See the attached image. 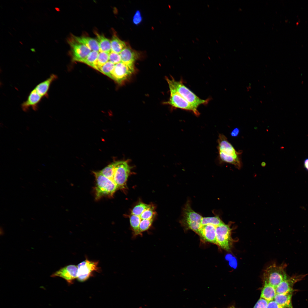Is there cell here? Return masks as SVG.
Wrapping results in <instances>:
<instances>
[{"label":"cell","mask_w":308,"mask_h":308,"mask_svg":"<svg viewBox=\"0 0 308 308\" xmlns=\"http://www.w3.org/2000/svg\"><path fill=\"white\" fill-rule=\"evenodd\" d=\"M141 220L139 216L131 214L130 217V225L134 237L141 235L139 232V226Z\"/></svg>","instance_id":"cell-23"},{"label":"cell","mask_w":308,"mask_h":308,"mask_svg":"<svg viewBox=\"0 0 308 308\" xmlns=\"http://www.w3.org/2000/svg\"><path fill=\"white\" fill-rule=\"evenodd\" d=\"M219 157L222 162L232 164L238 169L241 168L242 163V152L237 151L224 135L219 134L217 140Z\"/></svg>","instance_id":"cell-1"},{"label":"cell","mask_w":308,"mask_h":308,"mask_svg":"<svg viewBox=\"0 0 308 308\" xmlns=\"http://www.w3.org/2000/svg\"><path fill=\"white\" fill-rule=\"evenodd\" d=\"M202 217L192 209L190 201L188 200L183 207L180 222L185 229L191 230L198 234Z\"/></svg>","instance_id":"cell-3"},{"label":"cell","mask_w":308,"mask_h":308,"mask_svg":"<svg viewBox=\"0 0 308 308\" xmlns=\"http://www.w3.org/2000/svg\"><path fill=\"white\" fill-rule=\"evenodd\" d=\"M99 52L97 60L93 68L100 71L101 67L109 61V53Z\"/></svg>","instance_id":"cell-24"},{"label":"cell","mask_w":308,"mask_h":308,"mask_svg":"<svg viewBox=\"0 0 308 308\" xmlns=\"http://www.w3.org/2000/svg\"><path fill=\"white\" fill-rule=\"evenodd\" d=\"M115 65L111 62L108 61L101 67L100 71L110 78Z\"/></svg>","instance_id":"cell-28"},{"label":"cell","mask_w":308,"mask_h":308,"mask_svg":"<svg viewBox=\"0 0 308 308\" xmlns=\"http://www.w3.org/2000/svg\"><path fill=\"white\" fill-rule=\"evenodd\" d=\"M98 264V261L90 260L86 258L77 266L78 280L80 282L84 281L93 276L95 272L100 271Z\"/></svg>","instance_id":"cell-8"},{"label":"cell","mask_w":308,"mask_h":308,"mask_svg":"<svg viewBox=\"0 0 308 308\" xmlns=\"http://www.w3.org/2000/svg\"><path fill=\"white\" fill-rule=\"evenodd\" d=\"M96 180L95 187V198L99 200L105 196H112L118 189L116 184L99 171L93 172Z\"/></svg>","instance_id":"cell-4"},{"label":"cell","mask_w":308,"mask_h":308,"mask_svg":"<svg viewBox=\"0 0 308 308\" xmlns=\"http://www.w3.org/2000/svg\"><path fill=\"white\" fill-rule=\"evenodd\" d=\"M216 226L211 224L202 226L198 234L205 240L216 244Z\"/></svg>","instance_id":"cell-15"},{"label":"cell","mask_w":308,"mask_h":308,"mask_svg":"<svg viewBox=\"0 0 308 308\" xmlns=\"http://www.w3.org/2000/svg\"><path fill=\"white\" fill-rule=\"evenodd\" d=\"M31 50L33 52H35V50L34 48H32L31 49Z\"/></svg>","instance_id":"cell-37"},{"label":"cell","mask_w":308,"mask_h":308,"mask_svg":"<svg viewBox=\"0 0 308 308\" xmlns=\"http://www.w3.org/2000/svg\"><path fill=\"white\" fill-rule=\"evenodd\" d=\"M306 275H300L287 277L276 287V294L285 293L294 291L293 287L294 284L303 279Z\"/></svg>","instance_id":"cell-13"},{"label":"cell","mask_w":308,"mask_h":308,"mask_svg":"<svg viewBox=\"0 0 308 308\" xmlns=\"http://www.w3.org/2000/svg\"><path fill=\"white\" fill-rule=\"evenodd\" d=\"M293 291L282 294H276L274 300L278 304L285 307L293 308L292 297Z\"/></svg>","instance_id":"cell-19"},{"label":"cell","mask_w":308,"mask_h":308,"mask_svg":"<svg viewBox=\"0 0 308 308\" xmlns=\"http://www.w3.org/2000/svg\"><path fill=\"white\" fill-rule=\"evenodd\" d=\"M113 163V176L111 180L117 186L118 189L125 188L131 167L126 161H118Z\"/></svg>","instance_id":"cell-6"},{"label":"cell","mask_w":308,"mask_h":308,"mask_svg":"<svg viewBox=\"0 0 308 308\" xmlns=\"http://www.w3.org/2000/svg\"><path fill=\"white\" fill-rule=\"evenodd\" d=\"M232 230L230 225L224 222L216 226V245L227 251L230 250L232 244Z\"/></svg>","instance_id":"cell-7"},{"label":"cell","mask_w":308,"mask_h":308,"mask_svg":"<svg viewBox=\"0 0 308 308\" xmlns=\"http://www.w3.org/2000/svg\"><path fill=\"white\" fill-rule=\"evenodd\" d=\"M223 222L219 216H216L213 217H203L202 220L201 225L202 226L207 224H211L217 226Z\"/></svg>","instance_id":"cell-25"},{"label":"cell","mask_w":308,"mask_h":308,"mask_svg":"<svg viewBox=\"0 0 308 308\" xmlns=\"http://www.w3.org/2000/svg\"><path fill=\"white\" fill-rule=\"evenodd\" d=\"M240 132V130L238 128H234L231 132V135L233 137H236L238 136Z\"/></svg>","instance_id":"cell-35"},{"label":"cell","mask_w":308,"mask_h":308,"mask_svg":"<svg viewBox=\"0 0 308 308\" xmlns=\"http://www.w3.org/2000/svg\"><path fill=\"white\" fill-rule=\"evenodd\" d=\"M268 302L265 299L260 297L253 308H266Z\"/></svg>","instance_id":"cell-32"},{"label":"cell","mask_w":308,"mask_h":308,"mask_svg":"<svg viewBox=\"0 0 308 308\" xmlns=\"http://www.w3.org/2000/svg\"><path fill=\"white\" fill-rule=\"evenodd\" d=\"M169 89L175 90L196 110L201 105H206L210 98L202 99L191 91L183 84L182 80H176L173 78H166Z\"/></svg>","instance_id":"cell-2"},{"label":"cell","mask_w":308,"mask_h":308,"mask_svg":"<svg viewBox=\"0 0 308 308\" xmlns=\"http://www.w3.org/2000/svg\"><path fill=\"white\" fill-rule=\"evenodd\" d=\"M286 265H277L273 264L264 271L263 280L264 284L272 285L275 288L288 277L285 271Z\"/></svg>","instance_id":"cell-5"},{"label":"cell","mask_w":308,"mask_h":308,"mask_svg":"<svg viewBox=\"0 0 308 308\" xmlns=\"http://www.w3.org/2000/svg\"><path fill=\"white\" fill-rule=\"evenodd\" d=\"M99 52L91 51L82 62L94 68L97 60Z\"/></svg>","instance_id":"cell-26"},{"label":"cell","mask_w":308,"mask_h":308,"mask_svg":"<svg viewBox=\"0 0 308 308\" xmlns=\"http://www.w3.org/2000/svg\"><path fill=\"white\" fill-rule=\"evenodd\" d=\"M119 54L122 62L134 69V64L137 57V54L135 52L126 46Z\"/></svg>","instance_id":"cell-17"},{"label":"cell","mask_w":308,"mask_h":308,"mask_svg":"<svg viewBox=\"0 0 308 308\" xmlns=\"http://www.w3.org/2000/svg\"><path fill=\"white\" fill-rule=\"evenodd\" d=\"M134 71V69L121 62L115 64L110 78L121 84L129 78Z\"/></svg>","instance_id":"cell-10"},{"label":"cell","mask_w":308,"mask_h":308,"mask_svg":"<svg viewBox=\"0 0 308 308\" xmlns=\"http://www.w3.org/2000/svg\"><path fill=\"white\" fill-rule=\"evenodd\" d=\"M276 294L275 288L268 284H264L261 291L260 297L269 302L274 300Z\"/></svg>","instance_id":"cell-21"},{"label":"cell","mask_w":308,"mask_h":308,"mask_svg":"<svg viewBox=\"0 0 308 308\" xmlns=\"http://www.w3.org/2000/svg\"><path fill=\"white\" fill-rule=\"evenodd\" d=\"M169 89L170 97L169 100L164 102V104L168 105L173 108L192 112L197 116L200 113L198 110L194 108L187 101L175 90Z\"/></svg>","instance_id":"cell-9"},{"label":"cell","mask_w":308,"mask_h":308,"mask_svg":"<svg viewBox=\"0 0 308 308\" xmlns=\"http://www.w3.org/2000/svg\"><path fill=\"white\" fill-rule=\"evenodd\" d=\"M303 164L304 167L308 171V158L305 159L304 161Z\"/></svg>","instance_id":"cell-36"},{"label":"cell","mask_w":308,"mask_h":308,"mask_svg":"<svg viewBox=\"0 0 308 308\" xmlns=\"http://www.w3.org/2000/svg\"><path fill=\"white\" fill-rule=\"evenodd\" d=\"M142 202H139L136 205L131 211V214L140 216L146 209L151 206Z\"/></svg>","instance_id":"cell-27"},{"label":"cell","mask_w":308,"mask_h":308,"mask_svg":"<svg viewBox=\"0 0 308 308\" xmlns=\"http://www.w3.org/2000/svg\"><path fill=\"white\" fill-rule=\"evenodd\" d=\"M142 20L141 13L139 11H137L135 12L133 18V23L135 25H137L140 23Z\"/></svg>","instance_id":"cell-33"},{"label":"cell","mask_w":308,"mask_h":308,"mask_svg":"<svg viewBox=\"0 0 308 308\" xmlns=\"http://www.w3.org/2000/svg\"><path fill=\"white\" fill-rule=\"evenodd\" d=\"M287 308V307H285V308Z\"/></svg>","instance_id":"cell-39"},{"label":"cell","mask_w":308,"mask_h":308,"mask_svg":"<svg viewBox=\"0 0 308 308\" xmlns=\"http://www.w3.org/2000/svg\"><path fill=\"white\" fill-rule=\"evenodd\" d=\"M109 61L114 64L121 62V58L120 54L111 51L109 54Z\"/></svg>","instance_id":"cell-31"},{"label":"cell","mask_w":308,"mask_h":308,"mask_svg":"<svg viewBox=\"0 0 308 308\" xmlns=\"http://www.w3.org/2000/svg\"><path fill=\"white\" fill-rule=\"evenodd\" d=\"M57 78L56 75L52 74L46 79L38 84L34 89L43 98H47L48 97V92L50 86Z\"/></svg>","instance_id":"cell-16"},{"label":"cell","mask_w":308,"mask_h":308,"mask_svg":"<svg viewBox=\"0 0 308 308\" xmlns=\"http://www.w3.org/2000/svg\"><path fill=\"white\" fill-rule=\"evenodd\" d=\"M77 266L74 265H70L61 268L53 273L51 276L59 277L64 279L69 283H73L77 277Z\"/></svg>","instance_id":"cell-12"},{"label":"cell","mask_w":308,"mask_h":308,"mask_svg":"<svg viewBox=\"0 0 308 308\" xmlns=\"http://www.w3.org/2000/svg\"><path fill=\"white\" fill-rule=\"evenodd\" d=\"M285 307L278 304L274 300L269 302L266 308H284Z\"/></svg>","instance_id":"cell-34"},{"label":"cell","mask_w":308,"mask_h":308,"mask_svg":"<svg viewBox=\"0 0 308 308\" xmlns=\"http://www.w3.org/2000/svg\"><path fill=\"white\" fill-rule=\"evenodd\" d=\"M68 42L71 48L73 60L83 62L91 50L85 45L75 41L72 37L69 39Z\"/></svg>","instance_id":"cell-11"},{"label":"cell","mask_w":308,"mask_h":308,"mask_svg":"<svg viewBox=\"0 0 308 308\" xmlns=\"http://www.w3.org/2000/svg\"><path fill=\"white\" fill-rule=\"evenodd\" d=\"M111 51L120 54L126 47L125 43L114 35L111 40Z\"/></svg>","instance_id":"cell-22"},{"label":"cell","mask_w":308,"mask_h":308,"mask_svg":"<svg viewBox=\"0 0 308 308\" xmlns=\"http://www.w3.org/2000/svg\"><path fill=\"white\" fill-rule=\"evenodd\" d=\"M42 98L33 89L30 92L27 100L21 104L22 109L23 111L27 112L31 108L34 110L37 111L38 109V105Z\"/></svg>","instance_id":"cell-14"},{"label":"cell","mask_w":308,"mask_h":308,"mask_svg":"<svg viewBox=\"0 0 308 308\" xmlns=\"http://www.w3.org/2000/svg\"><path fill=\"white\" fill-rule=\"evenodd\" d=\"M154 218L141 220L139 226V232L141 235L143 232L148 230L151 226Z\"/></svg>","instance_id":"cell-29"},{"label":"cell","mask_w":308,"mask_h":308,"mask_svg":"<svg viewBox=\"0 0 308 308\" xmlns=\"http://www.w3.org/2000/svg\"><path fill=\"white\" fill-rule=\"evenodd\" d=\"M72 37L76 41L87 46L91 51L99 52V45L97 39L84 36L77 37L72 35Z\"/></svg>","instance_id":"cell-18"},{"label":"cell","mask_w":308,"mask_h":308,"mask_svg":"<svg viewBox=\"0 0 308 308\" xmlns=\"http://www.w3.org/2000/svg\"><path fill=\"white\" fill-rule=\"evenodd\" d=\"M95 34L99 45V52L110 53L111 51V40L103 34L100 35L97 33H96Z\"/></svg>","instance_id":"cell-20"},{"label":"cell","mask_w":308,"mask_h":308,"mask_svg":"<svg viewBox=\"0 0 308 308\" xmlns=\"http://www.w3.org/2000/svg\"><path fill=\"white\" fill-rule=\"evenodd\" d=\"M228 308H235V307H229Z\"/></svg>","instance_id":"cell-38"},{"label":"cell","mask_w":308,"mask_h":308,"mask_svg":"<svg viewBox=\"0 0 308 308\" xmlns=\"http://www.w3.org/2000/svg\"><path fill=\"white\" fill-rule=\"evenodd\" d=\"M155 215L153 207L152 206L145 210L139 216L141 220L154 218Z\"/></svg>","instance_id":"cell-30"}]
</instances>
